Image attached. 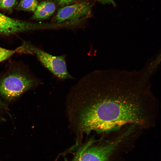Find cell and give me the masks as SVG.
I'll return each instance as SVG.
<instances>
[{
	"mask_svg": "<svg viewBox=\"0 0 161 161\" xmlns=\"http://www.w3.org/2000/svg\"><path fill=\"white\" fill-rule=\"evenodd\" d=\"M27 44L30 54H34L44 66L58 78H72L67 71L64 56L53 55L34 46Z\"/></svg>",
	"mask_w": 161,
	"mask_h": 161,
	"instance_id": "obj_3",
	"label": "cell"
},
{
	"mask_svg": "<svg viewBox=\"0 0 161 161\" xmlns=\"http://www.w3.org/2000/svg\"><path fill=\"white\" fill-rule=\"evenodd\" d=\"M25 52V48L23 45L13 50L0 47V62L7 59L16 53Z\"/></svg>",
	"mask_w": 161,
	"mask_h": 161,
	"instance_id": "obj_7",
	"label": "cell"
},
{
	"mask_svg": "<svg viewBox=\"0 0 161 161\" xmlns=\"http://www.w3.org/2000/svg\"><path fill=\"white\" fill-rule=\"evenodd\" d=\"M123 136L104 145H93L89 142L80 148L72 161H107Z\"/></svg>",
	"mask_w": 161,
	"mask_h": 161,
	"instance_id": "obj_4",
	"label": "cell"
},
{
	"mask_svg": "<svg viewBox=\"0 0 161 161\" xmlns=\"http://www.w3.org/2000/svg\"><path fill=\"white\" fill-rule=\"evenodd\" d=\"M76 0H58L59 4L61 5H65Z\"/></svg>",
	"mask_w": 161,
	"mask_h": 161,
	"instance_id": "obj_11",
	"label": "cell"
},
{
	"mask_svg": "<svg viewBox=\"0 0 161 161\" xmlns=\"http://www.w3.org/2000/svg\"><path fill=\"white\" fill-rule=\"evenodd\" d=\"M100 3L104 4H110L114 6L116 5V4L114 0H97Z\"/></svg>",
	"mask_w": 161,
	"mask_h": 161,
	"instance_id": "obj_10",
	"label": "cell"
},
{
	"mask_svg": "<svg viewBox=\"0 0 161 161\" xmlns=\"http://www.w3.org/2000/svg\"><path fill=\"white\" fill-rule=\"evenodd\" d=\"M55 6L52 2L44 1L38 5L32 17L35 19H43L50 16L55 12Z\"/></svg>",
	"mask_w": 161,
	"mask_h": 161,
	"instance_id": "obj_6",
	"label": "cell"
},
{
	"mask_svg": "<svg viewBox=\"0 0 161 161\" xmlns=\"http://www.w3.org/2000/svg\"><path fill=\"white\" fill-rule=\"evenodd\" d=\"M90 9L89 5L85 2L65 6L58 10L53 20L58 23L77 20L89 13Z\"/></svg>",
	"mask_w": 161,
	"mask_h": 161,
	"instance_id": "obj_5",
	"label": "cell"
},
{
	"mask_svg": "<svg viewBox=\"0 0 161 161\" xmlns=\"http://www.w3.org/2000/svg\"><path fill=\"white\" fill-rule=\"evenodd\" d=\"M16 0H1L0 7L3 9H8L12 7L15 4Z\"/></svg>",
	"mask_w": 161,
	"mask_h": 161,
	"instance_id": "obj_9",
	"label": "cell"
},
{
	"mask_svg": "<svg viewBox=\"0 0 161 161\" xmlns=\"http://www.w3.org/2000/svg\"><path fill=\"white\" fill-rule=\"evenodd\" d=\"M38 80L21 70L13 69L0 75V99L10 103L39 84Z\"/></svg>",
	"mask_w": 161,
	"mask_h": 161,
	"instance_id": "obj_2",
	"label": "cell"
},
{
	"mask_svg": "<svg viewBox=\"0 0 161 161\" xmlns=\"http://www.w3.org/2000/svg\"><path fill=\"white\" fill-rule=\"evenodd\" d=\"M111 75L90 73L71 87L65 103L70 126L89 133L130 124L154 125L159 103L152 91L151 75L146 72L137 76Z\"/></svg>",
	"mask_w": 161,
	"mask_h": 161,
	"instance_id": "obj_1",
	"label": "cell"
},
{
	"mask_svg": "<svg viewBox=\"0 0 161 161\" xmlns=\"http://www.w3.org/2000/svg\"><path fill=\"white\" fill-rule=\"evenodd\" d=\"M37 0H22L18 6V9L34 11L38 6Z\"/></svg>",
	"mask_w": 161,
	"mask_h": 161,
	"instance_id": "obj_8",
	"label": "cell"
},
{
	"mask_svg": "<svg viewBox=\"0 0 161 161\" xmlns=\"http://www.w3.org/2000/svg\"><path fill=\"white\" fill-rule=\"evenodd\" d=\"M1 0H0V3L1 2Z\"/></svg>",
	"mask_w": 161,
	"mask_h": 161,
	"instance_id": "obj_12",
	"label": "cell"
}]
</instances>
